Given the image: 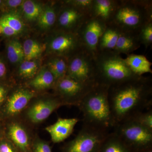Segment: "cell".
I'll list each match as a JSON object with an SVG mask.
<instances>
[{
	"label": "cell",
	"instance_id": "obj_1",
	"mask_svg": "<svg viewBox=\"0 0 152 152\" xmlns=\"http://www.w3.org/2000/svg\"><path fill=\"white\" fill-rule=\"evenodd\" d=\"M108 98L115 126L132 119L151 109L152 78L139 76L112 86L109 88Z\"/></svg>",
	"mask_w": 152,
	"mask_h": 152
},
{
	"label": "cell",
	"instance_id": "obj_2",
	"mask_svg": "<svg viewBox=\"0 0 152 152\" xmlns=\"http://www.w3.org/2000/svg\"><path fill=\"white\" fill-rule=\"evenodd\" d=\"M109 87L97 85L79 104L83 115V125L107 133L115 126L109 105Z\"/></svg>",
	"mask_w": 152,
	"mask_h": 152
},
{
	"label": "cell",
	"instance_id": "obj_3",
	"mask_svg": "<svg viewBox=\"0 0 152 152\" xmlns=\"http://www.w3.org/2000/svg\"><path fill=\"white\" fill-rule=\"evenodd\" d=\"M152 2L147 1H119L107 25L121 31L138 32L152 21Z\"/></svg>",
	"mask_w": 152,
	"mask_h": 152
},
{
	"label": "cell",
	"instance_id": "obj_4",
	"mask_svg": "<svg viewBox=\"0 0 152 152\" xmlns=\"http://www.w3.org/2000/svg\"><path fill=\"white\" fill-rule=\"evenodd\" d=\"M95 59L97 84L110 87L139 77L131 70L124 59L113 50L98 52Z\"/></svg>",
	"mask_w": 152,
	"mask_h": 152
},
{
	"label": "cell",
	"instance_id": "obj_5",
	"mask_svg": "<svg viewBox=\"0 0 152 152\" xmlns=\"http://www.w3.org/2000/svg\"><path fill=\"white\" fill-rule=\"evenodd\" d=\"M123 142L134 152L151 148L152 131L133 120L116 125L113 129Z\"/></svg>",
	"mask_w": 152,
	"mask_h": 152
},
{
	"label": "cell",
	"instance_id": "obj_6",
	"mask_svg": "<svg viewBox=\"0 0 152 152\" xmlns=\"http://www.w3.org/2000/svg\"><path fill=\"white\" fill-rule=\"evenodd\" d=\"M73 56L68 61L66 75L86 84L98 85L95 57L86 49Z\"/></svg>",
	"mask_w": 152,
	"mask_h": 152
},
{
	"label": "cell",
	"instance_id": "obj_7",
	"mask_svg": "<svg viewBox=\"0 0 152 152\" xmlns=\"http://www.w3.org/2000/svg\"><path fill=\"white\" fill-rule=\"evenodd\" d=\"M109 134L83 125L78 134L68 144L65 152H98Z\"/></svg>",
	"mask_w": 152,
	"mask_h": 152
},
{
	"label": "cell",
	"instance_id": "obj_8",
	"mask_svg": "<svg viewBox=\"0 0 152 152\" xmlns=\"http://www.w3.org/2000/svg\"><path fill=\"white\" fill-rule=\"evenodd\" d=\"M50 51L57 56L67 59L86 49L78 33L62 32L52 39L49 44Z\"/></svg>",
	"mask_w": 152,
	"mask_h": 152
},
{
	"label": "cell",
	"instance_id": "obj_9",
	"mask_svg": "<svg viewBox=\"0 0 152 152\" xmlns=\"http://www.w3.org/2000/svg\"><path fill=\"white\" fill-rule=\"evenodd\" d=\"M107 27L104 22L91 16L78 32L85 48L94 57L97 54L99 41Z\"/></svg>",
	"mask_w": 152,
	"mask_h": 152
},
{
	"label": "cell",
	"instance_id": "obj_10",
	"mask_svg": "<svg viewBox=\"0 0 152 152\" xmlns=\"http://www.w3.org/2000/svg\"><path fill=\"white\" fill-rule=\"evenodd\" d=\"M96 85L83 83L66 75L58 81L57 86L58 91L66 101L79 105L86 95Z\"/></svg>",
	"mask_w": 152,
	"mask_h": 152
},
{
	"label": "cell",
	"instance_id": "obj_11",
	"mask_svg": "<svg viewBox=\"0 0 152 152\" xmlns=\"http://www.w3.org/2000/svg\"><path fill=\"white\" fill-rule=\"evenodd\" d=\"M70 6L61 11L58 19L59 25L65 30H69L77 27L79 31L83 24L91 15L84 11Z\"/></svg>",
	"mask_w": 152,
	"mask_h": 152
},
{
	"label": "cell",
	"instance_id": "obj_12",
	"mask_svg": "<svg viewBox=\"0 0 152 152\" xmlns=\"http://www.w3.org/2000/svg\"><path fill=\"white\" fill-rule=\"evenodd\" d=\"M79 121L78 119L76 118H59L53 124L47 127L45 130L50 134L53 142H61L71 135Z\"/></svg>",
	"mask_w": 152,
	"mask_h": 152
},
{
	"label": "cell",
	"instance_id": "obj_13",
	"mask_svg": "<svg viewBox=\"0 0 152 152\" xmlns=\"http://www.w3.org/2000/svg\"><path fill=\"white\" fill-rule=\"evenodd\" d=\"M62 104L59 100L55 99L39 101L30 108L28 112V116L33 123L41 122Z\"/></svg>",
	"mask_w": 152,
	"mask_h": 152
},
{
	"label": "cell",
	"instance_id": "obj_14",
	"mask_svg": "<svg viewBox=\"0 0 152 152\" xmlns=\"http://www.w3.org/2000/svg\"><path fill=\"white\" fill-rule=\"evenodd\" d=\"M138 32L121 31L116 45L113 50L118 54L123 53L129 55L140 47Z\"/></svg>",
	"mask_w": 152,
	"mask_h": 152
},
{
	"label": "cell",
	"instance_id": "obj_15",
	"mask_svg": "<svg viewBox=\"0 0 152 152\" xmlns=\"http://www.w3.org/2000/svg\"><path fill=\"white\" fill-rule=\"evenodd\" d=\"M34 93L28 90L21 89L15 91L9 98L6 110L10 115H15L21 111L34 97Z\"/></svg>",
	"mask_w": 152,
	"mask_h": 152
},
{
	"label": "cell",
	"instance_id": "obj_16",
	"mask_svg": "<svg viewBox=\"0 0 152 152\" xmlns=\"http://www.w3.org/2000/svg\"><path fill=\"white\" fill-rule=\"evenodd\" d=\"M118 1L94 0L91 16L101 20L107 25L118 6Z\"/></svg>",
	"mask_w": 152,
	"mask_h": 152
},
{
	"label": "cell",
	"instance_id": "obj_17",
	"mask_svg": "<svg viewBox=\"0 0 152 152\" xmlns=\"http://www.w3.org/2000/svg\"><path fill=\"white\" fill-rule=\"evenodd\" d=\"M131 70L136 75L143 76L146 73H152V63L143 55L131 54L124 59Z\"/></svg>",
	"mask_w": 152,
	"mask_h": 152
},
{
	"label": "cell",
	"instance_id": "obj_18",
	"mask_svg": "<svg viewBox=\"0 0 152 152\" xmlns=\"http://www.w3.org/2000/svg\"><path fill=\"white\" fill-rule=\"evenodd\" d=\"M98 152H134L114 132L109 133Z\"/></svg>",
	"mask_w": 152,
	"mask_h": 152
},
{
	"label": "cell",
	"instance_id": "obj_19",
	"mask_svg": "<svg viewBox=\"0 0 152 152\" xmlns=\"http://www.w3.org/2000/svg\"><path fill=\"white\" fill-rule=\"evenodd\" d=\"M120 32V30L111 25H107L102 36L98 47V52L103 50H113L115 47Z\"/></svg>",
	"mask_w": 152,
	"mask_h": 152
},
{
	"label": "cell",
	"instance_id": "obj_20",
	"mask_svg": "<svg viewBox=\"0 0 152 152\" xmlns=\"http://www.w3.org/2000/svg\"><path fill=\"white\" fill-rule=\"evenodd\" d=\"M9 135L11 140L23 151L27 149L29 139L26 132L20 125L13 124L9 128Z\"/></svg>",
	"mask_w": 152,
	"mask_h": 152
},
{
	"label": "cell",
	"instance_id": "obj_21",
	"mask_svg": "<svg viewBox=\"0 0 152 152\" xmlns=\"http://www.w3.org/2000/svg\"><path fill=\"white\" fill-rule=\"evenodd\" d=\"M67 59L58 56L52 59L48 64V69L53 74L56 81H58L66 75L67 71Z\"/></svg>",
	"mask_w": 152,
	"mask_h": 152
},
{
	"label": "cell",
	"instance_id": "obj_22",
	"mask_svg": "<svg viewBox=\"0 0 152 152\" xmlns=\"http://www.w3.org/2000/svg\"><path fill=\"white\" fill-rule=\"evenodd\" d=\"M55 81L53 74L49 69L44 68L39 72L30 84L37 89H44L51 86Z\"/></svg>",
	"mask_w": 152,
	"mask_h": 152
},
{
	"label": "cell",
	"instance_id": "obj_23",
	"mask_svg": "<svg viewBox=\"0 0 152 152\" xmlns=\"http://www.w3.org/2000/svg\"><path fill=\"white\" fill-rule=\"evenodd\" d=\"M23 48L25 61H33L39 56L44 50L43 46L40 43L32 39L26 40Z\"/></svg>",
	"mask_w": 152,
	"mask_h": 152
},
{
	"label": "cell",
	"instance_id": "obj_24",
	"mask_svg": "<svg viewBox=\"0 0 152 152\" xmlns=\"http://www.w3.org/2000/svg\"><path fill=\"white\" fill-rule=\"evenodd\" d=\"M22 6L25 18L28 21L37 20L43 10L40 4L31 0L24 1Z\"/></svg>",
	"mask_w": 152,
	"mask_h": 152
},
{
	"label": "cell",
	"instance_id": "obj_25",
	"mask_svg": "<svg viewBox=\"0 0 152 152\" xmlns=\"http://www.w3.org/2000/svg\"><path fill=\"white\" fill-rule=\"evenodd\" d=\"M7 55L11 63L18 64L22 62L24 60L23 45L17 40L10 41L7 46Z\"/></svg>",
	"mask_w": 152,
	"mask_h": 152
},
{
	"label": "cell",
	"instance_id": "obj_26",
	"mask_svg": "<svg viewBox=\"0 0 152 152\" xmlns=\"http://www.w3.org/2000/svg\"><path fill=\"white\" fill-rule=\"evenodd\" d=\"M56 20V14L54 9L48 7L43 9L37 19L38 25L42 29H48L53 26Z\"/></svg>",
	"mask_w": 152,
	"mask_h": 152
},
{
	"label": "cell",
	"instance_id": "obj_27",
	"mask_svg": "<svg viewBox=\"0 0 152 152\" xmlns=\"http://www.w3.org/2000/svg\"><path fill=\"white\" fill-rule=\"evenodd\" d=\"M0 21L7 25L18 34L25 29V24L18 15L13 13L6 14L0 18Z\"/></svg>",
	"mask_w": 152,
	"mask_h": 152
},
{
	"label": "cell",
	"instance_id": "obj_28",
	"mask_svg": "<svg viewBox=\"0 0 152 152\" xmlns=\"http://www.w3.org/2000/svg\"><path fill=\"white\" fill-rule=\"evenodd\" d=\"M38 68L37 64L35 61H23L19 67V74L25 78H31L37 74Z\"/></svg>",
	"mask_w": 152,
	"mask_h": 152
},
{
	"label": "cell",
	"instance_id": "obj_29",
	"mask_svg": "<svg viewBox=\"0 0 152 152\" xmlns=\"http://www.w3.org/2000/svg\"><path fill=\"white\" fill-rule=\"evenodd\" d=\"M139 39L141 43L147 48L152 43V21L145 25L140 30Z\"/></svg>",
	"mask_w": 152,
	"mask_h": 152
},
{
	"label": "cell",
	"instance_id": "obj_30",
	"mask_svg": "<svg viewBox=\"0 0 152 152\" xmlns=\"http://www.w3.org/2000/svg\"><path fill=\"white\" fill-rule=\"evenodd\" d=\"M131 120L134 121L136 122L152 131L151 109L137 114Z\"/></svg>",
	"mask_w": 152,
	"mask_h": 152
},
{
	"label": "cell",
	"instance_id": "obj_31",
	"mask_svg": "<svg viewBox=\"0 0 152 152\" xmlns=\"http://www.w3.org/2000/svg\"><path fill=\"white\" fill-rule=\"evenodd\" d=\"M93 2L94 0H72L66 1L68 4L84 11L89 14L90 15Z\"/></svg>",
	"mask_w": 152,
	"mask_h": 152
},
{
	"label": "cell",
	"instance_id": "obj_32",
	"mask_svg": "<svg viewBox=\"0 0 152 152\" xmlns=\"http://www.w3.org/2000/svg\"><path fill=\"white\" fill-rule=\"evenodd\" d=\"M0 34L6 37H12L18 34V33L7 25L0 21Z\"/></svg>",
	"mask_w": 152,
	"mask_h": 152
},
{
	"label": "cell",
	"instance_id": "obj_33",
	"mask_svg": "<svg viewBox=\"0 0 152 152\" xmlns=\"http://www.w3.org/2000/svg\"><path fill=\"white\" fill-rule=\"evenodd\" d=\"M34 152H52L48 144L45 142H37L34 147Z\"/></svg>",
	"mask_w": 152,
	"mask_h": 152
},
{
	"label": "cell",
	"instance_id": "obj_34",
	"mask_svg": "<svg viewBox=\"0 0 152 152\" xmlns=\"http://www.w3.org/2000/svg\"><path fill=\"white\" fill-rule=\"evenodd\" d=\"M24 1L22 0H8L5 1L6 5L11 8H15L22 5Z\"/></svg>",
	"mask_w": 152,
	"mask_h": 152
},
{
	"label": "cell",
	"instance_id": "obj_35",
	"mask_svg": "<svg viewBox=\"0 0 152 152\" xmlns=\"http://www.w3.org/2000/svg\"><path fill=\"white\" fill-rule=\"evenodd\" d=\"M0 152H15L10 144L7 142L0 144Z\"/></svg>",
	"mask_w": 152,
	"mask_h": 152
},
{
	"label": "cell",
	"instance_id": "obj_36",
	"mask_svg": "<svg viewBox=\"0 0 152 152\" xmlns=\"http://www.w3.org/2000/svg\"><path fill=\"white\" fill-rule=\"evenodd\" d=\"M6 72L5 65L1 60H0V78L4 75Z\"/></svg>",
	"mask_w": 152,
	"mask_h": 152
},
{
	"label": "cell",
	"instance_id": "obj_37",
	"mask_svg": "<svg viewBox=\"0 0 152 152\" xmlns=\"http://www.w3.org/2000/svg\"><path fill=\"white\" fill-rule=\"evenodd\" d=\"M6 94V90L3 87L0 86V103L2 102L4 100Z\"/></svg>",
	"mask_w": 152,
	"mask_h": 152
},
{
	"label": "cell",
	"instance_id": "obj_38",
	"mask_svg": "<svg viewBox=\"0 0 152 152\" xmlns=\"http://www.w3.org/2000/svg\"><path fill=\"white\" fill-rule=\"evenodd\" d=\"M140 152H152L151 148L149 149L145 150V151H142Z\"/></svg>",
	"mask_w": 152,
	"mask_h": 152
},
{
	"label": "cell",
	"instance_id": "obj_39",
	"mask_svg": "<svg viewBox=\"0 0 152 152\" xmlns=\"http://www.w3.org/2000/svg\"><path fill=\"white\" fill-rule=\"evenodd\" d=\"M2 3V1H1V0H0V5H1V4Z\"/></svg>",
	"mask_w": 152,
	"mask_h": 152
}]
</instances>
